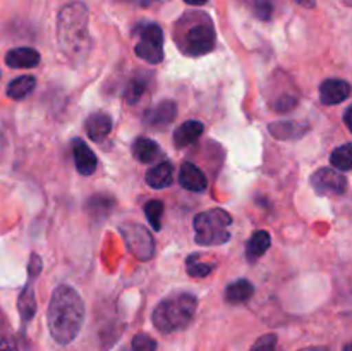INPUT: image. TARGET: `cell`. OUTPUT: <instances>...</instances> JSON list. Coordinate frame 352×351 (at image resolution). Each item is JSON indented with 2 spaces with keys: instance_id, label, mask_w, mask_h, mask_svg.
Segmentation results:
<instances>
[{
  "instance_id": "cell-1",
  "label": "cell",
  "mask_w": 352,
  "mask_h": 351,
  "mask_svg": "<svg viewBox=\"0 0 352 351\" xmlns=\"http://www.w3.org/2000/svg\"><path fill=\"white\" fill-rule=\"evenodd\" d=\"M85 303L79 292L71 286H57L47 310L48 330L55 343L62 346L71 344L85 323Z\"/></svg>"
},
{
  "instance_id": "cell-2",
  "label": "cell",
  "mask_w": 352,
  "mask_h": 351,
  "mask_svg": "<svg viewBox=\"0 0 352 351\" xmlns=\"http://www.w3.org/2000/svg\"><path fill=\"white\" fill-rule=\"evenodd\" d=\"M58 48L74 65L85 64L91 52L88 31V9L85 3L72 2L60 9L57 17Z\"/></svg>"
},
{
  "instance_id": "cell-3",
  "label": "cell",
  "mask_w": 352,
  "mask_h": 351,
  "mask_svg": "<svg viewBox=\"0 0 352 351\" xmlns=\"http://www.w3.org/2000/svg\"><path fill=\"white\" fill-rule=\"evenodd\" d=\"M215 26L208 14L191 10L182 14L174 24L177 48L188 57H201L215 48Z\"/></svg>"
},
{
  "instance_id": "cell-4",
  "label": "cell",
  "mask_w": 352,
  "mask_h": 351,
  "mask_svg": "<svg viewBox=\"0 0 352 351\" xmlns=\"http://www.w3.org/2000/svg\"><path fill=\"white\" fill-rule=\"evenodd\" d=\"M198 298L191 292H175L157 305L151 315L155 329L164 334L186 329L195 319Z\"/></svg>"
},
{
  "instance_id": "cell-5",
  "label": "cell",
  "mask_w": 352,
  "mask_h": 351,
  "mask_svg": "<svg viewBox=\"0 0 352 351\" xmlns=\"http://www.w3.org/2000/svg\"><path fill=\"white\" fill-rule=\"evenodd\" d=\"M232 217L223 209H210L195 217L196 243L203 246H220L230 240L229 226Z\"/></svg>"
},
{
  "instance_id": "cell-6",
  "label": "cell",
  "mask_w": 352,
  "mask_h": 351,
  "mask_svg": "<svg viewBox=\"0 0 352 351\" xmlns=\"http://www.w3.org/2000/svg\"><path fill=\"white\" fill-rule=\"evenodd\" d=\"M138 43L134 52L140 58L150 64H158L164 58V31L158 24L148 23L138 30Z\"/></svg>"
},
{
  "instance_id": "cell-7",
  "label": "cell",
  "mask_w": 352,
  "mask_h": 351,
  "mask_svg": "<svg viewBox=\"0 0 352 351\" xmlns=\"http://www.w3.org/2000/svg\"><path fill=\"white\" fill-rule=\"evenodd\" d=\"M127 248L140 260H150L155 251V241L150 231L138 222H124L119 226Z\"/></svg>"
},
{
  "instance_id": "cell-8",
  "label": "cell",
  "mask_w": 352,
  "mask_h": 351,
  "mask_svg": "<svg viewBox=\"0 0 352 351\" xmlns=\"http://www.w3.org/2000/svg\"><path fill=\"white\" fill-rule=\"evenodd\" d=\"M311 186L322 196H339L347 191V179L340 171L323 167L311 176Z\"/></svg>"
},
{
  "instance_id": "cell-9",
  "label": "cell",
  "mask_w": 352,
  "mask_h": 351,
  "mask_svg": "<svg viewBox=\"0 0 352 351\" xmlns=\"http://www.w3.org/2000/svg\"><path fill=\"white\" fill-rule=\"evenodd\" d=\"M177 116V105L170 100H164V102L157 103L151 109H148L144 112V124L148 127H153V129H164L167 127L172 120Z\"/></svg>"
},
{
  "instance_id": "cell-10",
  "label": "cell",
  "mask_w": 352,
  "mask_h": 351,
  "mask_svg": "<svg viewBox=\"0 0 352 351\" xmlns=\"http://www.w3.org/2000/svg\"><path fill=\"white\" fill-rule=\"evenodd\" d=\"M351 96V85L344 79H327L320 86V100L323 105H339Z\"/></svg>"
},
{
  "instance_id": "cell-11",
  "label": "cell",
  "mask_w": 352,
  "mask_h": 351,
  "mask_svg": "<svg viewBox=\"0 0 352 351\" xmlns=\"http://www.w3.org/2000/svg\"><path fill=\"white\" fill-rule=\"evenodd\" d=\"M179 182L184 189L195 193L205 191L206 186H208V179L203 174V171L199 167H196L192 162H184L181 165V172H179Z\"/></svg>"
},
{
  "instance_id": "cell-12",
  "label": "cell",
  "mask_w": 352,
  "mask_h": 351,
  "mask_svg": "<svg viewBox=\"0 0 352 351\" xmlns=\"http://www.w3.org/2000/svg\"><path fill=\"white\" fill-rule=\"evenodd\" d=\"M268 129H270V133L274 134L277 140L294 141L308 133L309 124L302 123V120H277V123L270 124Z\"/></svg>"
},
{
  "instance_id": "cell-13",
  "label": "cell",
  "mask_w": 352,
  "mask_h": 351,
  "mask_svg": "<svg viewBox=\"0 0 352 351\" xmlns=\"http://www.w3.org/2000/svg\"><path fill=\"white\" fill-rule=\"evenodd\" d=\"M72 155H74L76 169L81 176H91L96 171V155L93 153L91 148L82 140L72 141Z\"/></svg>"
},
{
  "instance_id": "cell-14",
  "label": "cell",
  "mask_w": 352,
  "mask_h": 351,
  "mask_svg": "<svg viewBox=\"0 0 352 351\" xmlns=\"http://www.w3.org/2000/svg\"><path fill=\"white\" fill-rule=\"evenodd\" d=\"M40 52H36L34 48L30 47L12 48V50L7 52L6 55V64L12 69L36 67V65L40 64Z\"/></svg>"
},
{
  "instance_id": "cell-15",
  "label": "cell",
  "mask_w": 352,
  "mask_h": 351,
  "mask_svg": "<svg viewBox=\"0 0 352 351\" xmlns=\"http://www.w3.org/2000/svg\"><path fill=\"white\" fill-rule=\"evenodd\" d=\"M85 127L86 133H88V136L91 138L93 141H102L105 140L110 134V131H112V119H110L109 114H91V116L88 117V120H86Z\"/></svg>"
},
{
  "instance_id": "cell-16",
  "label": "cell",
  "mask_w": 352,
  "mask_h": 351,
  "mask_svg": "<svg viewBox=\"0 0 352 351\" xmlns=\"http://www.w3.org/2000/svg\"><path fill=\"white\" fill-rule=\"evenodd\" d=\"M203 124L199 120H188V123L181 124V126L175 129L174 136H172V143L177 148L189 147V145L195 143L199 136L203 134Z\"/></svg>"
},
{
  "instance_id": "cell-17",
  "label": "cell",
  "mask_w": 352,
  "mask_h": 351,
  "mask_svg": "<svg viewBox=\"0 0 352 351\" xmlns=\"http://www.w3.org/2000/svg\"><path fill=\"white\" fill-rule=\"evenodd\" d=\"M253 295L254 286L251 284V281H248V279H239V281L227 286L226 301L230 303V305H241V303H246Z\"/></svg>"
},
{
  "instance_id": "cell-18",
  "label": "cell",
  "mask_w": 352,
  "mask_h": 351,
  "mask_svg": "<svg viewBox=\"0 0 352 351\" xmlns=\"http://www.w3.org/2000/svg\"><path fill=\"white\" fill-rule=\"evenodd\" d=\"M133 155L136 160L143 162V164H150V162H155L160 157V147L150 138H136L133 143Z\"/></svg>"
},
{
  "instance_id": "cell-19",
  "label": "cell",
  "mask_w": 352,
  "mask_h": 351,
  "mask_svg": "<svg viewBox=\"0 0 352 351\" xmlns=\"http://www.w3.org/2000/svg\"><path fill=\"white\" fill-rule=\"evenodd\" d=\"M272 244V237L267 231H256V233L251 236V240L248 241L246 246V258L248 262L254 264L261 255L267 253V250Z\"/></svg>"
},
{
  "instance_id": "cell-20",
  "label": "cell",
  "mask_w": 352,
  "mask_h": 351,
  "mask_svg": "<svg viewBox=\"0 0 352 351\" xmlns=\"http://www.w3.org/2000/svg\"><path fill=\"white\" fill-rule=\"evenodd\" d=\"M146 184L155 189L167 188L172 184V165L168 162H160L146 172Z\"/></svg>"
},
{
  "instance_id": "cell-21",
  "label": "cell",
  "mask_w": 352,
  "mask_h": 351,
  "mask_svg": "<svg viewBox=\"0 0 352 351\" xmlns=\"http://www.w3.org/2000/svg\"><path fill=\"white\" fill-rule=\"evenodd\" d=\"M34 86H36V79L33 76H19V78L9 83V86H7V95L12 100H23L24 96H28L33 92Z\"/></svg>"
},
{
  "instance_id": "cell-22",
  "label": "cell",
  "mask_w": 352,
  "mask_h": 351,
  "mask_svg": "<svg viewBox=\"0 0 352 351\" xmlns=\"http://www.w3.org/2000/svg\"><path fill=\"white\" fill-rule=\"evenodd\" d=\"M241 2L261 21L274 19L277 10V0H241Z\"/></svg>"
},
{
  "instance_id": "cell-23",
  "label": "cell",
  "mask_w": 352,
  "mask_h": 351,
  "mask_svg": "<svg viewBox=\"0 0 352 351\" xmlns=\"http://www.w3.org/2000/svg\"><path fill=\"white\" fill-rule=\"evenodd\" d=\"M17 308H19L21 320H23L24 323L30 322V320L34 317V313H36V301H34V292H33V286L31 284H28L26 289L21 292Z\"/></svg>"
},
{
  "instance_id": "cell-24",
  "label": "cell",
  "mask_w": 352,
  "mask_h": 351,
  "mask_svg": "<svg viewBox=\"0 0 352 351\" xmlns=\"http://www.w3.org/2000/svg\"><path fill=\"white\" fill-rule=\"evenodd\" d=\"M330 162L336 169H339L340 172H349L352 169V145L344 143L342 147L336 148L332 151V157Z\"/></svg>"
},
{
  "instance_id": "cell-25",
  "label": "cell",
  "mask_w": 352,
  "mask_h": 351,
  "mask_svg": "<svg viewBox=\"0 0 352 351\" xmlns=\"http://www.w3.org/2000/svg\"><path fill=\"white\" fill-rule=\"evenodd\" d=\"M213 268H215V264H206L196 253L188 257V260H186V270L191 277H206V275L212 274Z\"/></svg>"
},
{
  "instance_id": "cell-26",
  "label": "cell",
  "mask_w": 352,
  "mask_h": 351,
  "mask_svg": "<svg viewBox=\"0 0 352 351\" xmlns=\"http://www.w3.org/2000/svg\"><path fill=\"white\" fill-rule=\"evenodd\" d=\"M144 215L150 220L151 227L155 231L162 229V215H164V202L160 200H150V202L144 205Z\"/></svg>"
},
{
  "instance_id": "cell-27",
  "label": "cell",
  "mask_w": 352,
  "mask_h": 351,
  "mask_svg": "<svg viewBox=\"0 0 352 351\" xmlns=\"http://www.w3.org/2000/svg\"><path fill=\"white\" fill-rule=\"evenodd\" d=\"M88 210L91 215H98V217H105L109 213V210L113 206V200L110 196L105 195H96L93 198L88 200Z\"/></svg>"
},
{
  "instance_id": "cell-28",
  "label": "cell",
  "mask_w": 352,
  "mask_h": 351,
  "mask_svg": "<svg viewBox=\"0 0 352 351\" xmlns=\"http://www.w3.org/2000/svg\"><path fill=\"white\" fill-rule=\"evenodd\" d=\"M144 89H146V83H144V79L141 78H133L129 81V85H127L126 88V93H124V96H126V102L127 103H138L140 102L141 96L144 95Z\"/></svg>"
},
{
  "instance_id": "cell-29",
  "label": "cell",
  "mask_w": 352,
  "mask_h": 351,
  "mask_svg": "<svg viewBox=\"0 0 352 351\" xmlns=\"http://www.w3.org/2000/svg\"><path fill=\"white\" fill-rule=\"evenodd\" d=\"M250 351H280L278 350V337L275 334H265V336L258 337Z\"/></svg>"
},
{
  "instance_id": "cell-30",
  "label": "cell",
  "mask_w": 352,
  "mask_h": 351,
  "mask_svg": "<svg viewBox=\"0 0 352 351\" xmlns=\"http://www.w3.org/2000/svg\"><path fill=\"white\" fill-rule=\"evenodd\" d=\"M131 346H133V351H157V341L148 334H136Z\"/></svg>"
},
{
  "instance_id": "cell-31",
  "label": "cell",
  "mask_w": 352,
  "mask_h": 351,
  "mask_svg": "<svg viewBox=\"0 0 352 351\" xmlns=\"http://www.w3.org/2000/svg\"><path fill=\"white\" fill-rule=\"evenodd\" d=\"M0 351H19L17 350L16 343L9 337H0Z\"/></svg>"
},
{
  "instance_id": "cell-32",
  "label": "cell",
  "mask_w": 352,
  "mask_h": 351,
  "mask_svg": "<svg viewBox=\"0 0 352 351\" xmlns=\"http://www.w3.org/2000/svg\"><path fill=\"white\" fill-rule=\"evenodd\" d=\"M124 2H129V3H138V6H151V3H155L157 0H124Z\"/></svg>"
},
{
  "instance_id": "cell-33",
  "label": "cell",
  "mask_w": 352,
  "mask_h": 351,
  "mask_svg": "<svg viewBox=\"0 0 352 351\" xmlns=\"http://www.w3.org/2000/svg\"><path fill=\"white\" fill-rule=\"evenodd\" d=\"M296 2H298L299 6L306 7V9H313V7L316 6V0H296Z\"/></svg>"
},
{
  "instance_id": "cell-34",
  "label": "cell",
  "mask_w": 352,
  "mask_h": 351,
  "mask_svg": "<svg viewBox=\"0 0 352 351\" xmlns=\"http://www.w3.org/2000/svg\"><path fill=\"white\" fill-rule=\"evenodd\" d=\"M351 112H352L351 107H347L346 112H344V123H346V126L349 127V129H351Z\"/></svg>"
},
{
  "instance_id": "cell-35",
  "label": "cell",
  "mask_w": 352,
  "mask_h": 351,
  "mask_svg": "<svg viewBox=\"0 0 352 351\" xmlns=\"http://www.w3.org/2000/svg\"><path fill=\"white\" fill-rule=\"evenodd\" d=\"M186 3H189V6H203V3H206L208 0H184Z\"/></svg>"
},
{
  "instance_id": "cell-36",
  "label": "cell",
  "mask_w": 352,
  "mask_h": 351,
  "mask_svg": "<svg viewBox=\"0 0 352 351\" xmlns=\"http://www.w3.org/2000/svg\"><path fill=\"white\" fill-rule=\"evenodd\" d=\"M299 351H330V350L323 346H313V348H305V350H299Z\"/></svg>"
},
{
  "instance_id": "cell-37",
  "label": "cell",
  "mask_w": 352,
  "mask_h": 351,
  "mask_svg": "<svg viewBox=\"0 0 352 351\" xmlns=\"http://www.w3.org/2000/svg\"><path fill=\"white\" fill-rule=\"evenodd\" d=\"M344 351H351V344L349 343H347L346 346H344Z\"/></svg>"
},
{
  "instance_id": "cell-38",
  "label": "cell",
  "mask_w": 352,
  "mask_h": 351,
  "mask_svg": "<svg viewBox=\"0 0 352 351\" xmlns=\"http://www.w3.org/2000/svg\"><path fill=\"white\" fill-rule=\"evenodd\" d=\"M344 3H346V6H351L352 0H344Z\"/></svg>"
}]
</instances>
